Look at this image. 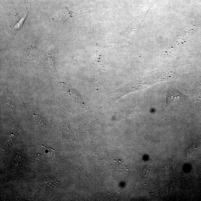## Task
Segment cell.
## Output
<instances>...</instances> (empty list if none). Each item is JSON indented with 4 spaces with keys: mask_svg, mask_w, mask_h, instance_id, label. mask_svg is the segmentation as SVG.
<instances>
[{
    "mask_svg": "<svg viewBox=\"0 0 201 201\" xmlns=\"http://www.w3.org/2000/svg\"><path fill=\"white\" fill-rule=\"evenodd\" d=\"M92 12L91 10L86 12H73L68 9L66 8V10L63 12L62 14H58L57 16H56L55 20H57L63 21L68 20L69 19L72 18L76 16H77L85 14L90 13Z\"/></svg>",
    "mask_w": 201,
    "mask_h": 201,
    "instance_id": "obj_1",
    "label": "cell"
},
{
    "mask_svg": "<svg viewBox=\"0 0 201 201\" xmlns=\"http://www.w3.org/2000/svg\"><path fill=\"white\" fill-rule=\"evenodd\" d=\"M181 93L176 90H170L167 98V104L171 106L175 105L181 98Z\"/></svg>",
    "mask_w": 201,
    "mask_h": 201,
    "instance_id": "obj_2",
    "label": "cell"
},
{
    "mask_svg": "<svg viewBox=\"0 0 201 201\" xmlns=\"http://www.w3.org/2000/svg\"><path fill=\"white\" fill-rule=\"evenodd\" d=\"M27 55L26 59V62H29L33 60H36L38 57L37 51L35 47L30 46L27 52Z\"/></svg>",
    "mask_w": 201,
    "mask_h": 201,
    "instance_id": "obj_3",
    "label": "cell"
},
{
    "mask_svg": "<svg viewBox=\"0 0 201 201\" xmlns=\"http://www.w3.org/2000/svg\"><path fill=\"white\" fill-rule=\"evenodd\" d=\"M192 97L196 100L201 99V83L195 87L192 91Z\"/></svg>",
    "mask_w": 201,
    "mask_h": 201,
    "instance_id": "obj_4",
    "label": "cell"
},
{
    "mask_svg": "<svg viewBox=\"0 0 201 201\" xmlns=\"http://www.w3.org/2000/svg\"><path fill=\"white\" fill-rule=\"evenodd\" d=\"M28 14V10H27L26 14L23 15V17H22L18 22L17 23H16V24L12 28V30H18L23 27V23H24L25 20H26V17H27Z\"/></svg>",
    "mask_w": 201,
    "mask_h": 201,
    "instance_id": "obj_5",
    "label": "cell"
},
{
    "mask_svg": "<svg viewBox=\"0 0 201 201\" xmlns=\"http://www.w3.org/2000/svg\"><path fill=\"white\" fill-rule=\"evenodd\" d=\"M118 167L117 168L115 172L117 174L121 173L127 172L128 171V168L126 165L123 162L120 160L118 161Z\"/></svg>",
    "mask_w": 201,
    "mask_h": 201,
    "instance_id": "obj_6",
    "label": "cell"
},
{
    "mask_svg": "<svg viewBox=\"0 0 201 201\" xmlns=\"http://www.w3.org/2000/svg\"><path fill=\"white\" fill-rule=\"evenodd\" d=\"M48 63L50 67H51L54 73L56 72V69L55 64H54V55L51 54H50L48 55Z\"/></svg>",
    "mask_w": 201,
    "mask_h": 201,
    "instance_id": "obj_7",
    "label": "cell"
}]
</instances>
